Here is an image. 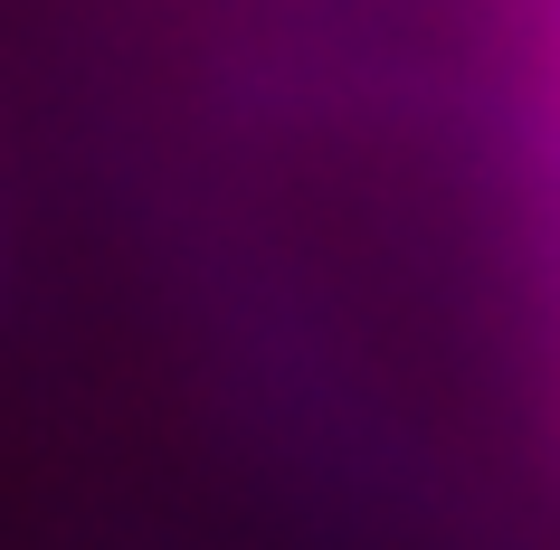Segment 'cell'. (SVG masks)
<instances>
[{"label": "cell", "mask_w": 560, "mask_h": 550, "mask_svg": "<svg viewBox=\"0 0 560 550\" xmlns=\"http://www.w3.org/2000/svg\"><path fill=\"white\" fill-rule=\"evenodd\" d=\"M551 30H560V20H551Z\"/></svg>", "instance_id": "obj_1"}]
</instances>
